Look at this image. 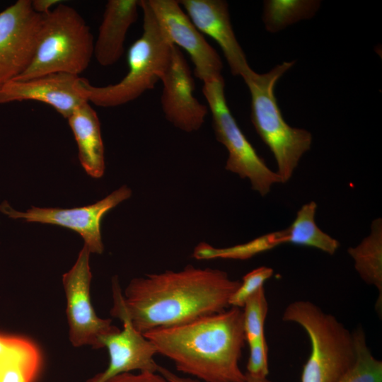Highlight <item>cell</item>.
I'll return each mask as SVG.
<instances>
[{
    "label": "cell",
    "instance_id": "1",
    "mask_svg": "<svg viewBox=\"0 0 382 382\" xmlns=\"http://www.w3.org/2000/svg\"><path fill=\"white\" fill-rule=\"evenodd\" d=\"M240 284L223 270L188 265L181 270L132 279L122 298L132 325L144 334L228 308L229 300Z\"/></svg>",
    "mask_w": 382,
    "mask_h": 382
},
{
    "label": "cell",
    "instance_id": "2",
    "mask_svg": "<svg viewBox=\"0 0 382 382\" xmlns=\"http://www.w3.org/2000/svg\"><path fill=\"white\" fill-rule=\"evenodd\" d=\"M176 369L204 382H246L239 366L245 337L242 309L231 307L143 334Z\"/></svg>",
    "mask_w": 382,
    "mask_h": 382
},
{
    "label": "cell",
    "instance_id": "3",
    "mask_svg": "<svg viewBox=\"0 0 382 382\" xmlns=\"http://www.w3.org/2000/svg\"><path fill=\"white\" fill-rule=\"evenodd\" d=\"M143 12V33L128 52L129 71L119 82L96 86L79 77L78 89L90 103L113 108L129 103L153 89L168 62L173 45L159 25L147 0H140Z\"/></svg>",
    "mask_w": 382,
    "mask_h": 382
},
{
    "label": "cell",
    "instance_id": "4",
    "mask_svg": "<svg viewBox=\"0 0 382 382\" xmlns=\"http://www.w3.org/2000/svg\"><path fill=\"white\" fill-rule=\"evenodd\" d=\"M294 62H284L265 74L251 68L242 76L251 96V119L257 134L272 153L282 183L290 180L303 155L312 144L311 134L289 126L274 95V86Z\"/></svg>",
    "mask_w": 382,
    "mask_h": 382
},
{
    "label": "cell",
    "instance_id": "5",
    "mask_svg": "<svg viewBox=\"0 0 382 382\" xmlns=\"http://www.w3.org/2000/svg\"><path fill=\"white\" fill-rule=\"evenodd\" d=\"M94 41L90 27L81 14L62 1L43 16L33 59L26 70L13 80L53 73L79 76L93 57Z\"/></svg>",
    "mask_w": 382,
    "mask_h": 382
},
{
    "label": "cell",
    "instance_id": "6",
    "mask_svg": "<svg viewBox=\"0 0 382 382\" xmlns=\"http://www.w3.org/2000/svg\"><path fill=\"white\" fill-rule=\"evenodd\" d=\"M282 320L301 326L311 342L301 382H338L354 363L353 333L313 303L301 300L289 303Z\"/></svg>",
    "mask_w": 382,
    "mask_h": 382
},
{
    "label": "cell",
    "instance_id": "7",
    "mask_svg": "<svg viewBox=\"0 0 382 382\" xmlns=\"http://www.w3.org/2000/svg\"><path fill=\"white\" fill-rule=\"evenodd\" d=\"M222 76L203 82L202 92L207 101L217 140L227 149L225 168L242 179L261 196L267 195L276 183H282L277 172L272 170L257 155L246 139L228 107Z\"/></svg>",
    "mask_w": 382,
    "mask_h": 382
},
{
    "label": "cell",
    "instance_id": "8",
    "mask_svg": "<svg viewBox=\"0 0 382 382\" xmlns=\"http://www.w3.org/2000/svg\"><path fill=\"white\" fill-rule=\"evenodd\" d=\"M90 254L83 245L73 267L62 276L66 301V315L69 338L74 347L91 346L93 349H101L100 339L120 329L112 324L111 319L98 317L92 306Z\"/></svg>",
    "mask_w": 382,
    "mask_h": 382
},
{
    "label": "cell",
    "instance_id": "9",
    "mask_svg": "<svg viewBox=\"0 0 382 382\" xmlns=\"http://www.w3.org/2000/svg\"><path fill=\"white\" fill-rule=\"evenodd\" d=\"M112 282L113 305L110 314L121 320L123 328L100 339L103 348L105 347L109 354L108 366L86 382H105L117 374L134 371H158V364L154 359L158 354L156 347L132 325L117 277H114Z\"/></svg>",
    "mask_w": 382,
    "mask_h": 382
},
{
    "label": "cell",
    "instance_id": "10",
    "mask_svg": "<svg viewBox=\"0 0 382 382\" xmlns=\"http://www.w3.org/2000/svg\"><path fill=\"white\" fill-rule=\"evenodd\" d=\"M132 190L122 185L97 202L71 209L40 208L31 207L25 212L13 209L6 202L0 211L11 219H23L27 222H37L62 226L78 233L91 253L101 254L104 250L100 224L110 209L130 197Z\"/></svg>",
    "mask_w": 382,
    "mask_h": 382
},
{
    "label": "cell",
    "instance_id": "11",
    "mask_svg": "<svg viewBox=\"0 0 382 382\" xmlns=\"http://www.w3.org/2000/svg\"><path fill=\"white\" fill-rule=\"evenodd\" d=\"M42 20L31 0H18L0 12V86L20 76L30 65Z\"/></svg>",
    "mask_w": 382,
    "mask_h": 382
},
{
    "label": "cell",
    "instance_id": "12",
    "mask_svg": "<svg viewBox=\"0 0 382 382\" xmlns=\"http://www.w3.org/2000/svg\"><path fill=\"white\" fill-rule=\"evenodd\" d=\"M147 1L170 43L189 54L195 76L204 82L221 76L223 64L219 55L184 12L179 1Z\"/></svg>",
    "mask_w": 382,
    "mask_h": 382
},
{
    "label": "cell",
    "instance_id": "13",
    "mask_svg": "<svg viewBox=\"0 0 382 382\" xmlns=\"http://www.w3.org/2000/svg\"><path fill=\"white\" fill-rule=\"evenodd\" d=\"M160 81L163 85L161 103L167 120L186 132L199 129L208 108L194 96V79L184 55L175 45L171 48Z\"/></svg>",
    "mask_w": 382,
    "mask_h": 382
},
{
    "label": "cell",
    "instance_id": "14",
    "mask_svg": "<svg viewBox=\"0 0 382 382\" xmlns=\"http://www.w3.org/2000/svg\"><path fill=\"white\" fill-rule=\"evenodd\" d=\"M79 78L70 74L53 73L27 80H13L0 86V104L39 101L67 119L79 105L88 102L78 89Z\"/></svg>",
    "mask_w": 382,
    "mask_h": 382
},
{
    "label": "cell",
    "instance_id": "15",
    "mask_svg": "<svg viewBox=\"0 0 382 382\" xmlns=\"http://www.w3.org/2000/svg\"><path fill=\"white\" fill-rule=\"evenodd\" d=\"M195 26L219 45L231 72L241 77L250 69L234 34L228 4L222 0L178 1Z\"/></svg>",
    "mask_w": 382,
    "mask_h": 382
},
{
    "label": "cell",
    "instance_id": "16",
    "mask_svg": "<svg viewBox=\"0 0 382 382\" xmlns=\"http://www.w3.org/2000/svg\"><path fill=\"white\" fill-rule=\"evenodd\" d=\"M139 7L137 0L108 1L94 41L93 56L100 65L111 66L121 58L126 35L137 20Z\"/></svg>",
    "mask_w": 382,
    "mask_h": 382
},
{
    "label": "cell",
    "instance_id": "17",
    "mask_svg": "<svg viewBox=\"0 0 382 382\" xmlns=\"http://www.w3.org/2000/svg\"><path fill=\"white\" fill-rule=\"evenodd\" d=\"M67 120L78 146L81 165L91 177L101 178L105 171L104 146L96 112L85 102Z\"/></svg>",
    "mask_w": 382,
    "mask_h": 382
},
{
    "label": "cell",
    "instance_id": "18",
    "mask_svg": "<svg viewBox=\"0 0 382 382\" xmlns=\"http://www.w3.org/2000/svg\"><path fill=\"white\" fill-rule=\"evenodd\" d=\"M348 253L354 262V267L361 278L374 286L378 292L376 311L382 307V219L372 221L370 234L355 247L348 248Z\"/></svg>",
    "mask_w": 382,
    "mask_h": 382
},
{
    "label": "cell",
    "instance_id": "19",
    "mask_svg": "<svg viewBox=\"0 0 382 382\" xmlns=\"http://www.w3.org/2000/svg\"><path fill=\"white\" fill-rule=\"evenodd\" d=\"M317 204H304L297 212L291 226L285 229L286 243L315 248L334 255L340 247L337 240L323 231L315 221Z\"/></svg>",
    "mask_w": 382,
    "mask_h": 382
},
{
    "label": "cell",
    "instance_id": "20",
    "mask_svg": "<svg viewBox=\"0 0 382 382\" xmlns=\"http://www.w3.org/2000/svg\"><path fill=\"white\" fill-rule=\"evenodd\" d=\"M286 243L284 230L262 236L248 243L226 248H216L201 243L194 250L193 257L197 260L213 258L248 259L261 252Z\"/></svg>",
    "mask_w": 382,
    "mask_h": 382
},
{
    "label": "cell",
    "instance_id": "21",
    "mask_svg": "<svg viewBox=\"0 0 382 382\" xmlns=\"http://www.w3.org/2000/svg\"><path fill=\"white\" fill-rule=\"evenodd\" d=\"M319 3L313 1L275 0L264 3L263 21L270 32L279 31L297 21L311 17Z\"/></svg>",
    "mask_w": 382,
    "mask_h": 382
},
{
    "label": "cell",
    "instance_id": "22",
    "mask_svg": "<svg viewBox=\"0 0 382 382\" xmlns=\"http://www.w3.org/2000/svg\"><path fill=\"white\" fill-rule=\"evenodd\" d=\"M356 359L338 382H382V362L369 348L362 328L353 332Z\"/></svg>",
    "mask_w": 382,
    "mask_h": 382
},
{
    "label": "cell",
    "instance_id": "23",
    "mask_svg": "<svg viewBox=\"0 0 382 382\" xmlns=\"http://www.w3.org/2000/svg\"><path fill=\"white\" fill-rule=\"evenodd\" d=\"M243 308L245 341L248 344H250L255 341L265 339L264 326L268 304L264 287L250 296Z\"/></svg>",
    "mask_w": 382,
    "mask_h": 382
},
{
    "label": "cell",
    "instance_id": "24",
    "mask_svg": "<svg viewBox=\"0 0 382 382\" xmlns=\"http://www.w3.org/2000/svg\"><path fill=\"white\" fill-rule=\"evenodd\" d=\"M273 270L262 266L247 273L239 287L233 294L229 300V306L242 308L247 299L260 289L264 282L272 276Z\"/></svg>",
    "mask_w": 382,
    "mask_h": 382
},
{
    "label": "cell",
    "instance_id": "25",
    "mask_svg": "<svg viewBox=\"0 0 382 382\" xmlns=\"http://www.w3.org/2000/svg\"><path fill=\"white\" fill-rule=\"evenodd\" d=\"M250 354L246 376L253 378H267L268 374L267 345L266 339L248 344Z\"/></svg>",
    "mask_w": 382,
    "mask_h": 382
},
{
    "label": "cell",
    "instance_id": "26",
    "mask_svg": "<svg viewBox=\"0 0 382 382\" xmlns=\"http://www.w3.org/2000/svg\"><path fill=\"white\" fill-rule=\"evenodd\" d=\"M105 382H169L158 371L126 372L117 374Z\"/></svg>",
    "mask_w": 382,
    "mask_h": 382
},
{
    "label": "cell",
    "instance_id": "27",
    "mask_svg": "<svg viewBox=\"0 0 382 382\" xmlns=\"http://www.w3.org/2000/svg\"><path fill=\"white\" fill-rule=\"evenodd\" d=\"M158 372L161 374L169 382H199L196 380H194L190 378L180 376L174 374L169 369H166V367L161 366L160 365H158ZM246 377H247L246 382H271L268 381L267 378H262V379L253 378L248 376H246Z\"/></svg>",
    "mask_w": 382,
    "mask_h": 382
},
{
    "label": "cell",
    "instance_id": "28",
    "mask_svg": "<svg viewBox=\"0 0 382 382\" xmlns=\"http://www.w3.org/2000/svg\"><path fill=\"white\" fill-rule=\"evenodd\" d=\"M61 2L62 1L60 0H32L31 6L35 12L45 16L53 9L54 6H56Z\"/></svg>",
    "mask_w": 382,
    "mask_h": 382
}]
</instances>
